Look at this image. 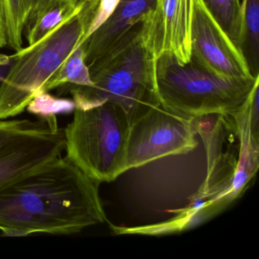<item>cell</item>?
<instances>
[{"mask_svg":"<svg viewBox=\"0 0 259 259\" xmlns=\"http://www.w3.org/2000/svg\"><path fill=\"white\" fill-rule=\"evenodd\" d=\"M76 1H78V3H81L84 2V1H85V0H76Z\"/></svg>","mask_w":259,"mask_h":259,"instance_id":"obj_20","label":"cell"},{"mask_svg":"<svg viewBox=\"0 0 259 259\" xmlns=\"http://www.w3.org/2000/svg\"><path fill=\"white\" fill-rule=\"evenodd\" d=\"M203 2L229 38L240 50L242 0H203Z\"/></svg>","mask_w":259,"mask_h":259,"instance_id":"obj_15","label":"cell"},{"mask_svg":"<svg viewBox=\"0 0 259 259\" xmlns=\"http://www.w3.org/2000/svg\"><path fill=\"white\" fill-rule=\"evenodd\" d=\"M65 151L64 128L57 116L0 119V190Z\"/></svg>","mask_w":259,"mask_h":259,"instance_id":"obj_6","label":"cell"},{"mask_svg":"<svg viewBox=\"0 0 259 259\" xmlns=\"http://www.w3.org/2000/svg\"><path fill=\"white\" fill-rule=\"evenodd\" d=\"M8 46L5 0H0V48Z\"/></svg>","mask_w":259,"mask_h":259,"instance_id":"obj_18","label":"cell"},{"mask_svg":"<svg viewBox=\"0 0 259 259\" xmlns=\"http://www.w3.org/2000/svg\"><path fill=\"white\" fill-rule=\"evenodd\" d=\"M101 183L60 157L0 190L4 236L72 235L107 221Z\"/></svg>","mask_w":259,"mask_h":259,"instance_id":"obj_1","label":"cell"},{"mask_svg":"<svg viewBox=\"0 0 259 259\" xmlns=\"http://www.w3.org/2000/svg\"><path fill=\"white\" fill-rule=\"evenodd\" d=\"M194 0H157L143 21L142 38L156 59L172 54L186 64L191 57Z\"/></svg>","mask_w":259,"mask_h":259,"instance_id":"obj_9","label":"cell"},{"mask_svg":"<svg viewBox=\"0 0 259 259\" xmlns=\"http://www.w3.org/2000/svg\"><path fill=\"white\" fill-rule=\"evenodd\" d=\"M48 0H5L8 47L22 49L23 33Z\"/></svg>","mask_w":259,"mask_h":259,"instance_id":"obj_12","label":"cell"},{"mask_svg":"<svg viewBox=\"0 0 259 259\" xmlns=\"http://www.w3.org/2000/svg\"><path fill=\"white\" fill-rule=\"evenodd\" d=\"M89 1L93 7L94 16L84 41L97 28H99L107 20V18L113 13L120 0H89Z\"/></svg>","mask_w":259,"mask_h":259,"instance_id":"obj_17","label":"cell"},{"mask_svg":"<svg viewBox=\"0 0 259 259\" xmlns=\"http://www.w3.org/2000/svg\"><path fill=\"white\" fill-rule=\"evenodd\" d=\"M64 128L66 157L86 175L110 183L125 172L131 122L117 104L105 102L88 110L75 108Z\"/></svg>","mask_w":259,"mask_h":259,"instance_id":"obj_5","label":"cell"},{"mask_svg":"<svg viewBox=\"0 0 259 259\" xmlns=\"http://www.w3.org/2000/svg\"><path fill=\"white\" fill-rule=\"evenodd\" d=\"M195 133L194 120L161 104L151 109L130 126L125 171L162 157L191 152L198 145Z\"/></svg>","mask_w":259,"mask_h":259,"instance_id":"obj_7","label":"cell"},{"mask_svg":"<svg viewBox=\"0 0 259 259\" xmlns=\"http://www.w3.org/2000/svg\"><path fill=\"white\" fill-rule=\"evenodd\" d=\"M15 60L14 55L0 54V84L4 81Z\"/></svg>","mask_w":259,"mask_h":259,"instance_id":"obj_19","label":"cell"},{"mask_svg":"<svg viewBox=\"0 0 259 259\" xmlns=\"http://www.w3.org/2000/svg\"><path fill=\"white\" fill-rule=\"evenodd\" d=\"M157 0H120L107 20L83 42L90 67L155 9Z\"/></svg>","mask_w":259,"mask_h":259,"instance_id":"obj_10","label":"cell"},{"mask_svg":"<svg viewBox=\"0 0 259 259\" xmlns=\"http://www.w3.org/2000/svg\"><path fill=\"white\" fill-rule=\"evenodd\" d=\"M143 22L127 33L90 67L92 86L66 84L58 96L69 95L75 108L88 110L105 102L120 106L130 122L160 104L156 83V62L142 38Z\"/></svg>","mask_w":259,"mask_h":259,"instance_id":"obj_2","label":"cell"},{"mask_svg":"<svg viewBox=\"0 0 259 259\" xmlns=\"http://www.w3.org/2000/svg\"><path fill=\"white\" fill-rule=\"evenodd\" d=\"M190 60L224 78H255L240 50L213 19L203 0H194Z\"/></svg>","mask_w":259,"mask_h":259,"instance_id":"obj_8","label":"cell"},{"mask_svg":"<svg viewBox=\"0 0 259 259\" xmlns=\"http://www.w3.org/2000/svg\"><path fill=\"white\" fill-rule=\"evenodd\" d=\"M242 6L240 51L255 77L259 75V0H242Z\"/></svg>","mask_w":259,"mask_h":259,"instance_id":"obj_14","label":"cell"},{"mask_svg":"<svg viewBox=\"0 0 259 259\" xmlns=\"http://www.w3.org/2000/svg\"><path fill=\"white\" fill-rule=\"evenodd\" d=\"M85 52L83 44L78 45L51 75L40 92H50L66 84L92 86L90 71L84 62Z\"/></svg>","mask_w":259,"mask_h":259,"instance_id":"obj_13","label":"cell"},{"mask_svg":"<svg viewBox=\"0 0 259 259\" xmlns=\"http://www.w3.org/2000/svg\"><path fill=\"white\" fill-rule=\"evenodd\" d=\"M89 0L79 13L31 47L13 54L15 60L0 84V119L25 111L51 75L84 41L93 19Z\"/></svg>","mask_w":259,"mask_h":259,"instance_id":"obj_4","label":"cell"},{"mask_svg":"<svg viewBox=\"0 0 259 259\" xmlns=\"http://www.w3.org/2000/svg\"><path fill=\"white\" fill-rule=\"evenodd\" d=\"M255 78H224L192 60L182 64L175 56L162 54L156 62V83L160 104L189 119L209 115L232 116L248 99Z\"/></svg>","mask_w":259,"mask_h":259,"instance_id":"obj_3","label":"cell"},{"mask_svg":"<svg viewBox=\"0 0 259 259\" xmlns=\"http://www.w3.org/2000/svg\"><path fill=\"white\" fill-rule=\"evenodd\" d=\"M27 110L37 116L70 114L75 110L72 99L53 96L49 92L37 94L27 107Z\"/></svg>","mask_w":259,"mask_h":259,"instance_id":"obj_16","label":"cell"},{"mask_svg":"<svg viewBox=\"0 0 259 259\" xmlns=\"http://www.w3.org/2000/svg\"><path fill=\"white\" fill-rule=\"evenodd\" d=\"M84 4V1L78 3L76 0H48L26 28L28 47L38 43L79 13Z\"/></svg>","mask_w":259,"mask_h":259,"instance_id":"obj_11","label":"cell"}]
</instances>
